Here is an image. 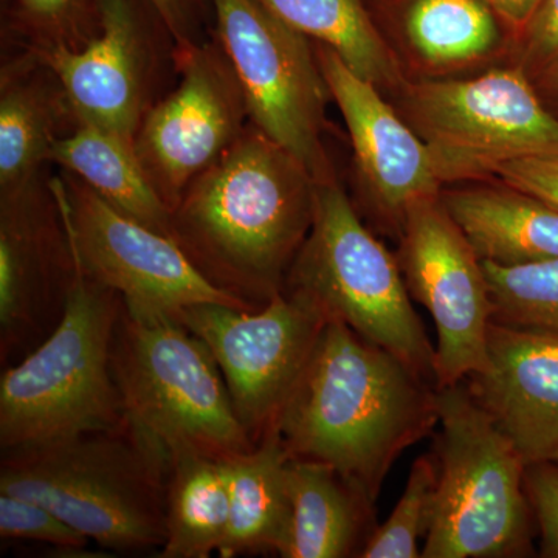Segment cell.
Returning a JSON list of instances; mask_svg holds the SVG:
<instances>
[{"label": "cell", "instance_id": "cell-1", "mask_svg": "<svg viewBox=\"0 0 558 558\" xmlns=\"http://www.w3.org/2000/svg\"><path fill=\"white\" fill-rule=\"evenodd\" d=\"M438 424L433 381L328 319L274 429L290 458L328 465L376 505L396 461Z\"/></svg>", "mask_w": 558, "mask_h": 558}, {"label": "cell", "instance_id": "cell-2", "mask_svg": "<svg viewBox=\"0 0 558 558\" xmlns=\"http://www.w3.org/2000/svg\"><path fill=\"white\" fill-rule=\"evenodd\" d=\"M317 180L248 123L171 211V238L216 288L259 310L312 229Z\"/></svg>", "mask_w": 558, "mask_h": 558}, {"label": "cell", "instance_id": "cell-3", "mask_svg": "<svg viewBox=\"0 0 558 558\" xmlns=\"http://www.w3.org/2000/svg\"><path fill=\"white\" fill-rule=\"evenodd\" d=\"M171 458L130 421L75 438L2 450L0 494L35 499L102 548L167 539Z\"/></svg>", "mask_w": 558, "mask_h": 558}, {"label": "cell", "instance_id": "cell-4", "mask_svg": "<svg viewBox=\"0 0 558 558\" xmlns=\"http://www.w3.org/2000/svg\"><path fill=\"white\" fill-rule=\"evenodd\" d=\"M123 304L120 293L92 278L75 256L57 328L20 362L3 368L2 450L75 438L126 421L112 369Z\"/></svg>", "mask_w": 558, "mask_h": 558}, {"label": "cell", "instance_id": "cell-5", "mask_svg": "<svg viewBox=\"0 0 558 558\" xmlns=\"http://www.w3.org/2000/svg\"><path fill=\"white\" fill-rule=\"evenodd\" d=\"M112 369L124 416L171 459H226L255 446L211 352L175 315L123 304Z\"/></svg>", "mask_w": 558, "mask_h": 558}, {"label": "cell", "instance_id": "cell-6", "mask_svg": "<svg viewBox=\"0 0 558 558\" xmlns=\"http://www.w3.org/2000/svg\"><path fill=\"white\" fill-rule=\"evenodd\" d=\"M438 494L424 558L532 556L526 462L470 391L438 388Z\"/></svg>", "mask_w": 558, "mask_h": 558}, {"label": "cell", "instance_id": "cell-7", "mask_svg": "<svg viewBox=\"0 0 558 558\" xmlns=\"http://www.w3.org/2000/svg\"><path fill=\"white\" fill-rule=\"evenodd\" d=\"M284 290L306 296L326 318L436 385V348L414 311L398 256L366 229L337 178L317 183L314 222Z\"/></svg>", "mask_w": 558, "mask_h": 558}, {"label": "cell", "instance_id": "cell-8", "mask_svg": "<svg viewBox=\"0 0 558 558\" xmlns=\"http://www.w3.org/2000/svg\"><path fill=\"white\" fill-rule=\"evenodd\" d=\"M402 102L440 183L487 178L506 161L558 150V116L521 69L405 84Z\"/></svg>", "mask_w": 558, "mask_h": 558}, {"label": "cell", "instance_id": "cell-9", "mask_svg": "<svg viewBox=\"0 0 558 558\" xmlns=\"http://www.w3.org/2000/svg\"><path fill=\"white\" fill-rule=\"evenodd\" d=\"M211 7L213 33L240 80L250 123L318 183L336 178L323 143L330 94L310 40L256 0H211Z\"/></svg>", "mask_w": 558, "mask_h": 558}, {"label": "cell", "instance_id": "cell-10", "mask_svg": "<svg viewBox=\"0 0 558 558\" xmlns=\"http://www.w3.org/2000/svg\"><path fill=\"white\" fill-rule=\"evenodd\" d=\"M73 252L83 269L132 310L175 315L197 304L255 311L209 282L168 234L110 207L76 175H51Z\"/></svg>", "mask_w": 558, "mask_h": 558}, {"label": "cell", "instance_id": "cell-11", "mask_svg": "<svg viewBox=\"0 0 558 558\" xmlns=\"http://www.w3.org/2000/svg\"><path fill=\"white\" fill-rule=\"evenodd\" d=\"M175 317L211 352L255 444L274 429L328 323L314 303L290 290L255 311L197 304Z\"/></svg>", "mask_w": 558, "mask_h": 558}, {"label": "cell", "instance_id": "cell-12", "mask_svg": "<svg viewBox=\"0 0 558 558\" xmlns=\"http://www.w3.org/2000/svg\"><path fill=\"white\" fill-rule=\"evenodd\" d=\"M179 81L140 124L134 153L168 208L238 142L248 126L244 92L215 33L175 47Z\"/></svg>", "mask_w": 558, "mask_h": 558}, {"label": "cell", "instance_id": "cell-13", "mask_svg": "<svg viewBox=\"0 0 558 558\" xmlns=\"http://www.w3.org/2000/svg\"><path fill=\"white\" fill-rule=\"evenodd\" d=\"M35 53L57 73L80 123L131 146L178 73L174 39L149 0H102L100 33L87 46Z\"/></svg>", "mask_w": 558, "mask_h": 558}, {"label": "cell", "instance_id": "cell-14", "mask_svg": "<svg viewBox=\"0 0 558 558\" xmlns=\"http://www.w3.org/2000/svg\"><path fill=\"white\" fill-rule=\"evenodd\" d=\"M398 260L411 300L435 322L436 387L483 373L494 303L483 259L439 196L411 205Z\"/></svg>", "mask_w": 558, "mask_h": 558}, {"label": "cell", "instance_id": "cell-15", "mask_svg": "<svg viewBox=\"0 0 558 558\" xmlns=\"http://www.w3.org/2000/svg\"><path fill=\"white\" fill-rule=\"evenodd\" d=\"M46 171L0 193V362L14 365L57 328L73 271L61 202Z\"/></svg>", "mask_w": 558, "mask_h": 558}, {"label": "cell", "instance_id": "cell-16", "mask_svg": "<svg viewBox=\"0 0 558 558\" xmlns=\"http://www.w3.org/2000/svg\"><path fill=\"white\" fill-rule=\"evenodd\" d=\"M315 57L347 123L371 204L400 234L407 209L440 194L427 145L380 97L379 87L349 69L336 51L317 43Z\"/></svg>", "mask_w": 558, "mask_h": 558}, {"label": "cell", "instance_id": "cell-17", "mask_svg": "<svg viewBox=\"0 0 558 558\" xmlns=\"http://www.w3.org/2000/svg\"><path fill=\"white\" fill-rule=\"evenodd\" d=\"M465 381L526 465L558 457L557 337L492 322L486 369Z\"/></svg>", "mask_w": 558, "mask_h": 558}, {"label": "cell", "instance_id": "cell-18", "mask_svg": "<svg viewBox=\"0 0 558 558\" xmlns=\"http://www.w3.org/2000/svg\"><path fill=\"white\" fill-rule=\"evenodd\" d=\"M78 124L57 73L17 47L0 69V193L43 174L51 146Z\"/></svg>", "mask_w": 558, "mask_h": 558}, {"label": "cell", "instance_id": "cell-19", "mask_svg": "<svg viewBox=\"0 0 558 558\" xmlns=\"http://www.w3.org/2000/svg\"><path fill=\"white\" fill-rule=\"evenodd\" d=\"M480 258L498 266L558 259V209L505 185L440 193Z\"/></svg>", "mask_w": 558, "mask_h": 558}, {"label": "cell", "instance_id": "cell-20", "mask_svg": "<svg viewBox=\"0 0 558 558\" xmlns=\"http://www.w3.org/2000/svg\"><path fill=\"white\" fill-rule=\"evenodd\" d=\"M289 461L290 454L275 429L252 449L223 459L230 524L220 557L282 556L292 521Z\"/></svg>", "mask_w": 558, "mask_h": 558}, {"label": "cell", "instance_id": "cell-21", "mask_svg": "<svg viewBox=\"0 0 558 558\" xmlns=\"http://www.w3.org/2000/svg\"><path fill=\"white\" fill-rule=\"evenodd\" d=\"M290 535L282 558L359 557L376 531L373 502L336 470L290 458Z\"/></svg>", "mask_w": 558, "mask_h": 558}, {"label": "cell", "instance_id": "cell-22", "mask_svg": "<svg viewBox=\"0 0 558 558\" xmlns=\"http://www.w3.org/2000/svg\"><path fill=\"white\" fill-rule=\"evenodd\" d=\"M49 163L83 180L110 207L171 236V209L146 179L134 146L80 123L51 146Z\"/></svg>", "mask_w": 558, "mask_h": 558}, {"label": "cell", "instance_id": "cell-23", "mask_svg": "<svg viewBox=\"0 0 558 558\" xmlns=\"http://www.w3.org/2000/svg\"><path fill=\"white\" fill-rule=\"evenodd\" d=\"M230 524L223 459L180 454L171 459L167 539L157 557L208 558L222 548Z\"/></svg>", "mask_w": 558, "mask_h": 558}, {"label": "cell", "instance_id": "cell-24", "mask_svg": "<svg viewBox=\"0 0 558 558\" xmlns=\"http://www.w3.org/2000/svg\"><path fill=\"white\" fill-rule=\"evenodd\" d=\"M279 21L336 51L349 69L377 87L402 84L398 62L362 0H256Z\"/></svg>", "mask_w": 558, "mask_h": 558}, {"label": "cell", "instance_id": "cell-25", "mask_svg": "<svg viewBox=\"0 0 558 558\" xmlns=\"http://www.w3.org/2000/svg\"><path fill=\"white\" fill-rule=\"evenodd\" d=\"M407 33L417 53L436 64L476 60L498 38L494 17L480 0H416Z\"/></svg>", "mask_w": 558, "mask_h": 558}, {"label": "cell", "instance_id": "cell-26", "mask_svg": "<svg viewBox=\"0 0 558 558\" xmlns=\"http://www.w3.org/2000/svg\"><path fill=\"white\" fill-rule=\"evenodd\" d=\"M102 0H3V31L21 49H83L101 28Z\"/></svg>", "mask_w": 558, "mask_h": 558}, {"label": "cell", "instance_id": "cell-27", "mask_svg": "<svg viewBox=\"0 0 558 558\" xmlns=\"http://www.w3.org/2000/svg\"><path fill=\"white\" fill-rule=\"evenodd\" d=\"M494 322L550 333L558 339V259L523 266L483 260Z\"/></svg>", "mask_w": 558, "mask_h": 558}, {"label": "cell", "instance_id": "cell-28", "mask_svg": "<svg viewBox=\"0 0 558 558\" xmlns=\"http://www.w3.org/2000/svg\"><path fill=\"white\" fill-rule=\"evenodd\" d=\"M438 494V461L435 453L418 457L391 515L371 535L360 558H418L421 539L427 537Z\"/></svg>", "mask_w": 558, "mask_h": 558}, {"label": "cell", "instance_id": "cell-29", "mask_svg": "<svg viewBox=\"0 0 558 558\" xmlns=\"http://www.w3.org/2000/svg\"><path fill=\"white\" fill-rule=\"evenodd\" d=\"M0 537L46 543L68 553L86 548L89 543L86 535L46 506L10 494H0Z\"/></svg>", "mask_w": 558, "mask_h": 558}, {"label": "cell", "instance_id": "cell-30", "mask_svg": "<svg viewBox=\"0 0 558 558\" xmlns=\"http://www.w3.org/2000/svg\"><path fill=\"white\" fill-rule=\"evenodd\" d=\"M524 487L539 537V556L558 558V462L527 465Z\"/></svg>", "mask_w": 558, "mask_h": 558}, {"label": "cell", "instance_id": "cell-31", "mask_svg": "<svg viewBox=\"0 0 558 558\" xmlns=\"http://www.w3.org/2000/svg\"><path fill=\"white\" fill-rule=\"evenodd\" d=\"M494 175L510 189L537 197L558 209V150L506 161Z\"/></svg>", "mask_w": 558, "mask_h": 558}, {"label": "cell", "instance_id": "cell-32", "mask_svg": "<svg viewBox=\"0 0 558 558\" xmlns=\"http://www.w3.org/2000/svg\"><path fill=\"white\" fill-rule=\"evenodd\" d=\"M170 31L175 47L202 43L211 36V0H149Z\"/></svg>", "mask_w": 558, "mask_h": 558}, {"label": "cell", "instance_id": "cell-33", "mask_svg": "<svg viewBox=\"0 0 558 558\" xmlns=\"http://www.w3.org/2000/svg\"><path fill=\"white\" fill-rule=\"evenodd\" d=\"M526 57L531 64L542 68L558 54V0H543L527 24Z\"/></svg>", "mask_w": 558, "mask_h": 558}, {"label": "cell", "instance_id": "cell-34", "mask_svg": "<svg viewBox=\"0 0 558 558\" xmlns=\"http://www.w3.org/2000/svg\"><path fill=\"white\" fill-rule=\"evenodd\" d=\"M495 10L513 25H527L543 0H487Z\"/></svg>", "mask_w": 558, "mask_h": 558}, {"label": "cell", "instance_id": "cell-35", "mask_svg": "<svg viewBox=\"0 0 558 558\" xmlns=\"http://www.w3.org/2000/svg\"><path fill=\"white\" fill-rule=\"evenodd\" d=\"M538 69L537 81L534 84L535 89L538 90L539 97L548 105V108L558 116V54Z\"/></svg>", "mask_w": 558, "mask_h": 558}, {"label": "cell", "instance_id": "cell-36", "mask_svg": "<svg viewBox=\"0 0 558 558\" xmlns=\"http://www.w3.org/2000/svg\"><path fill=\"white\" fill-rule=\"evenodd\" d=\"M554 461L558 462V457L556 459H554Z\"/></svg>", "mask_w": 558, "mask_h": 558}]
</instances>
